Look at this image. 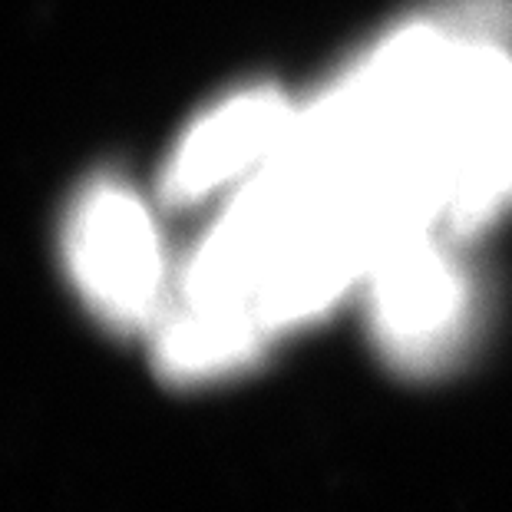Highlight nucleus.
Returning a JSON list of instances; mask_svg holds the SVG:
<instances>
[{
	"label": "nucleus",
	"instance_id": "obj_1",
	"mask_svg": "<svg viewBox=\"0 0 512 512\" xmlns=\"http://www.w3.org/2000/svg\"><path fill=\"white\" fill-rule=\"evenodd\" d=\"M67 261L83 301L113 328H143L159 311L166 258L146 202L123 182L80 192L67 222Z\"/></svg>",
	"mask_w": 512,
	"mask_h": 512
},
{
	"label": "nucleus",
	"instance_id": "obj_2",
	"mask_svg": "<svg viewBox=\"0 0 512 512\" xmlns=\"http://www.w3.org/2000/svg\"><path fill=\"white\" fill-rule=\"evenodd\" d=\"M367 288L374 334L400 367H443L470 337L473 285L433 228L387 248L370 268Z\"/></svg>",
	"mask_w": 512,
	"mask_h": 512
},
{
	"label": "nucleus",
	"instance_id": "obj_3",
	"mask_svg": "<svg viewBox=\"0 0 512 512\" xmlns=\"http://www.w3.org/2000/svg\"><path fill=\"white\" fill-rule=\"evenodd\" d=\"M298 110L275 86H248L185 129L162 172V195L172 205H195L228 182L261 169L285 143Z\"/></svg>",
	"mask_w": 512,
	"mask_h": 512
},
{
	"label": "nucleus",
	"instance_id": "obj_4",
	"mask_svg": "<svg viewBox=\"0 0 512 512\" xmlns=\"http://www.w3.org/2000/svg\"><path fill=\"white\" fill-rule=\"evenodd\" d=\"M512 209V113L476 139L450 182L440 225L446 235L470 238Z\"/></svg>",
	"mask_w": 512,
	"mask_h": 512
}]
</instances>
